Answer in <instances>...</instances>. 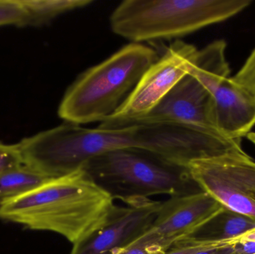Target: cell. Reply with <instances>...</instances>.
Segmentation results:
<instances>
[{
    "label": "cell",
    "mask_w": 255,
    "mask_h": 254,
    "mask_svg": "<svg viewBox=\"0 0 255 254\" xmlns=\"http://www.w3.org/2000/svg\"><path fill=\"white\" fill-rule=\"evenodd\" d=\"M115 206L112 195L82 167L17 196L0 199V219L55 233L75 246L100 229Z\"/></svg>",
    "instance_id": "6da1fadb"
},
{
    "label": "cell",
    "mask_w": 255,
    "mask_h": 254,
    "mask_svg": "<svg viewBox=\"0 0 255 254\" xmlns=\"http://www.w3.org/2000/svg\"><path fill=\"white\" fill-rule=\"evenodd\" d=\"M159 57L142 43L124 46L75 81L60 103L58 116L67 123L79 125L103 122L127 101Z\"/></svg>",
    "instance_id": "7a4b0ae2"
},
{
    "label": "cell",
    "mask_w": 255,
    "mask_h": 254,
    "mask_svg": "<svg viewBox=\"0 0 255 254\" xmlns=\"http://www.w3.org/2000/svg\"><path fill=\"white\" fill-rule=\"evenodd\" d=\"M251 4L250 0H126L112 12L110 25L114 33L131 43L178 40Z\"/></svg>",
    "instance_id": "3957f363"
},
{
    "label": "cell",
    "mask_w": 255,
    "mask_h": 254,
    "mask_svg": "<svg viewBox=\"0 0 255 254\" xmlns=\"http://www.w3.org/2000/svg\"><path fill=\"white\" fill-rule=\"evenodd\" d=\"M25 167L48 178L83 167L96 157L118 149H142L138 125L104 129L67 123L26 137L17 143Z\"/></svg>",
    "instance_id": "277c9868"
},
{
    "label": "cell",
    "mask_w": 255,
    "mask_h": 254,
    "mask_svg": "<svg viewBox=\"0 0 255 254\" xmlns=\"http://www.w3.org/2000/svg\"><path fill=\"white\" fill-rule=\"evenodd\" d=\"M82 168L114 199H121L127 205L151 199L154 195L192 193L188 186L195 183L185 167L136 148L103 154Z\"/></svg>",
    "instance_id": "5b68a950"
},
{
    "label": "cell",
    "mask_w": 255,
    "mask_h": 254,
    "mask_svg": "<svg viewBox=\"0 0 255 254\" xmlns=\"http://www.w3.org/2000/svg\"><path fill=\"white\" fill-rule=\"evenodd\" d=\"M224 40L198 51L189 73L208 89L214 101L216 123L226 137L241 140L255 125V98L229 77Z\"/></svg>",
    "instance_id": "8992f818"
},
{
    "label": "cell",
    "mask_w": 255,
    "mask_h": 254,
    "mask_svg": "<svg viewBox=\"0 0 255 254\" xmlns=\"http://www.w3.org/2000/svg\"><path fill=\"white\" fill-rule=\"evenodd\" d=\"M186 168L202 191L224 208L255 220V161L244 150L194 160Z\"/></svg>",
    "instance_id": "52a82bcc"
},
{
    "label": "cell",
    "mask_w": 255,
    "mask_h": 254,
    "mask_svg": "<svg viewBox=\"0 0 255 254\" xmlns=\"http://www.w3.org/2000/svg\"><path fill=\"white\" fill-rule=\"evenodd\" d=\"M198 51L179 40L172 43L144 73L124 104L99 128H124L146 116L188 74Z\"/></svg>",
    "instance_id": "ba28073f"
},
{
    "label": "cell",
    "mask_w": 255,
    "mask_h": 254,
    "mask_svg": "<svg viewBox=\"0 0 255 254\" xmlns=\"http://www.w3.org/2000/svg\"><path fill=\"white\" fill-rule=\"evenodd\" d=\"M154 123L177 124L222 134L216 123L212 95L190 73L150 113L128 126Z\"/></svg>",
    "instance_id": "9c48e42d"
},
{
    "label": "cell",
    "mask_w": 255,
    "mask_h": 254,
    "mask_svg": "<svg viewBox=\"0 0 255 254\" xmlns=\"http://www.w3.org/2000/svg\"><path fill=\"white\" fill-rule=\"evenodd\" d=\"M224 209L203 191L170 197L161 203L155 220L139 239L172 246L181 239L194 236Z\"/></svg>",
    "instance_id": "30bf717a"
},
{
    "label": "cell",
    "mask_w": 255,
    "mask_h": 254,
    "mask_svg": "<svg viewBox=\"0 0 255 254\" xmlns=\"http://www.w3.org/2000/svg\"><path fill=\"white\" fill-rule=\"evenodd\" d=\"M161 201L148 199L127 207L115 206L109 220L70 254H116L142 237L155 220Z\"/></svg>",
    "instance_id": "8fae6325"
},
{
    "label": "cell",
    "mask_w": 255,
    "mask_h": 254,
    "mask_svg": "<svg viewBox=\"0 0 255 254\" xmlns=\"http://www.w3.org/2000/svg\"><path fill=\"white\" fill-rule=\"evenodd\" d=\"M255 228V220L226 208L193 237L210 240L238 238Z\"/></svg>",
    "instance_id": "7c38bea8"
},
{
    "label": "cell",
    "mask_w": 255,
    "mask_h": 254,
    "mask_svg": "<svg viewBox=\"0 0 255 254\" xmlns=\"http://www.w3.org/2000/svg\"><path fill=\"white\" fill-rule=\"evenodd\" d=\"M28 15V25L48 23L67 12L84 8L93 0H20Z\"/></svg>",
    "instance_id": "4fadbf2b"
},
{
    "label": "cell",
    "mask_w": 255,
    "mask_h": 254,
    "mask_svg": "<svg viewBox=\"0 0 255 254\" xmlns=\"http://www.w3.org/2000/svg\"><path fill=\"white\" fill-rule=\"evenodd\" d=\"M49 179L25 165L0 173V199L25 193Z\"/></svg>",
    "instance_id": "5bb4252c"
},
{
    "label": "cell",
    "mask_w": 255,
    "mask_h": 254,
    "mask_svg": "<svg viewBox=\"0 0 255 254\" xmlns=\"http://www.w3.org/2000/svg\"><path fill=\"white\" fill-rule=\"evenodd\" d=\"M237 243H238V238L210 240L196 237H189L178 240L162 254H197L210 249L235 246Z\"/></svg>",
    "instance_id": "9a60e30c"
},
{
    "label": "cell",
    "mask_w": 255,
    "mask_h": 254,
    "mask_svg": "<svg viewBox=\"0 0 255 254\" xmlns=\"http://www.w3.org/2000/svg\"><path fill=\"white\" fill-rule=\"evenodd\" d=\"M28 25V15L20 0H0V26Z\"/></svg>",
    "instance_id": "2e32d148"
},
{
    "label": "cell",
    "mask_w": 255,
    "mask_h": 254,
    "mask_svg": "<svg viewBox=\"0 0 255 254\" xmlns=\"http://www.w3.org/2000/svg\"><path fill=\"white\" fill-rule=\"evenodd\" d=\"M171 246V245L157 240L138 239L116 254H162Z\"/></svg>",
    "instance_id": "e0dca14e"
},
{
    "label": "cell",
    "mask_w": 255,
    "mask_h": 254,
    "mask_svg": "<svg viewBox=\"0 0 255 254\" xmlns=\"http://www.w3.org/2000/svg\"><path fill=\"white\" fill-rule=\"evenodd\" d=\"M232 79L255 98V49Z\"/></svg>",
    "instance_id": "ac0fdd59"
},
{
    "label": "cell",
    "mask_w": 255,
    "mask_h": 254,
    "mask_svg": "<svg viewBox=\"0 0 255 254\" xmlns=\"http://www.w3.org/2000/svg\"><path fill=\"white\" fill-rule=\"evenodd\" d=\"M23 165L16 144H4L0 142V173Z\"/></svg>",
    "instance_id": "d6986e66"
},
{
    "label": "cell",
    "mask_w": 255,
    "mask_h": 254,
    "mask_svg": "<svg viewBox=\"0 0 255 254\" xmlns=\"http://www.w3.org/2000/svg\"><path fill=\"white\" fill-rule=\"evenodd\" d=\"M235 254H255V242H244L235 245Z\"/></svg>",
    "instance_id": "ffe728a7"
},
{
    "label": "cell",
    "mask_w": 255,
    "mask_h": 254,
    "mask_svg": "<svg viewBox=\"0 0 255 254\" xmlns=\"http://www.w3.org/2000/svg\"><path fill=\"white\" fill-rule=\"evenodd\" d=\"M235 246L210 249V250L199 252L197 254H235V249H234Z\"/></svg>",
    "instance_id": "44dd1931"
},
{
    "label": "cell",
    "mask_w": 255,
    "mask_h": 254,
    "mask_svg": "<svg viewBox=\"0 0 255 254\" xmlns=\"http://www.w3.org/2000/svg\"><path fill=\"white\" fill-rule=\"evenodd\" d=\"M238 243L244 242H255V228L238 237Z\"/></svg>",
    "instance_id": "7402d4cb"
},
{
    "label": "cell",
    "mask_w": 255,
    "mask_h": 254,
    "mask_svg": "<svg viewBox=\"0 0 255 254\" xmlns=\"http://www.w3.org/2000/svg\"><path fill=\"white\" fill-rule=\"evenodd\" d=\"M247 137L248 140L251 141L255 146V132H250Z\"/></svg>",
    "instance_id": "603a6c76"
}]
</instances>
